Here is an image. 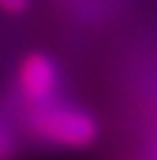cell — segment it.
<instances>
[{"instance_id":"3957f363","label":"cell","mask_w":157,"mask_h":160,"mask_svg":"<svg viewBox=\"0 0 157 160\" xmlns=\"http://www.w3.org/2000/svg\"><path fill=\"white\" fill-rule=\"evenodd\" d=\"M16 155H18L16 139L5 132L3 124H0V160H16Z\"/></svg>"},{"instance_id":"6da1fadb","label":"cell","mask_w":157,"mask_h":160,"mask_svg":"<svg viewBox=\"0 0 157 160\" xmlns=\"http://www.w3.org/2000/svg\"><path fill=\"white\" fill-rule=\"evenodd\" d=\"M26 127L39 142L57 150H90L101 137V122L93 111L75 103L46 101L28 108Z\"/></svg>"},{"instance_id":"277c9868","label":"cell","mask_w":157,"mask_h":160,"mask_svg":"<svg viewBox=\"0 0 157 160\" xmlns=\"http://www.w3.org/2000/svg\"><path fill=\"white\" fill-rule=\"evenodd\" d=\"M31 8V0H0V11L8 16H23Z\"/></svg>"},{"instance_id":"7a4b0ae2","label":"cell","mask_w":157,"mask_h":160,"mask_svg":"<svg viewBox=\"0 0 157 160\" xmlns=\"http://www.w3.org/2000/svg\"><path fill=\"white\" fill-rule=\"evenodd\" d=\"M59 80H62V72L57 59L41 49L26 52L16 67V91L28 108L54 101L57 91H59Z\"/></svg>"}]
</instances>
